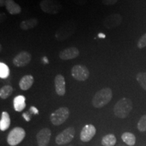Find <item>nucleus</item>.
<instances>
[{
  "mask_svg": "<svg viewBox=\"0 0 146 146\" xmlns=\"http://www.w3.org/2000/svg\"><path fill=\"white\" fill-rule=\"evenodd\" d=\"M32 56L27 51H22L16 55L13 59V64L17 67H24L31 61Z\"/></svg>",
  "mask_w": 146,
  "mask_h": 146,
  "instance_id": "nucleus-9",
  "label": "nucleus"
},
{
  "mask_svg": "<svg viewBox=\"0 0 146 146\" xmlns=\"http://www.w3.org/2000/svg\"><path fill=\"white\" fill-rule=\"evenodd\" d=\"M13 93V88L10 85H5L0 89V98L3 100L8 98Z\"/></svg>",
  "mask_w": 146,
  "mask_h": 146,
  "instance_id": "nucleus-22",
  "label": "nucleus"
},
{
  "mask_svg": "<svg viewBox=\"0 0 146 146\" xmlns=\"http://www.w3.org/2000/svg\"><path fill=\"white\" fill-rule=\"evenodd\" d=\"M34 83L33 76L31 74H27L21 78L19 81V87L22 90L27 91L32 87Z\"/></svg>",
  "mask_w": 146,
  "mask_h": 146,
  "instance_id": "nucleus-15",
  "label": "nucleus"
},
{
  "mask_svg": "<svg viewBox=\"0 0 146 146\" xmlns=\"http://www.w3.org/2000/svg\"><path fill=\"white\" fill-rule=\"evenodd\" d=\"M40 7L43 12L49 14H57L62 8L58 0H42L40 2Z\"/></svg>",
  "mask_w": 146,
  "mask_h": 146,
  "instance_id": "nucleus-6",
  "label": "nucleus"
},
{
  "mask_svg": "<svg viewBox=\"0 0 146 146\" xmlns=\"http://www.w3.org/2000/svg\"><path fill=\"white\" fill-rule=\"evenodd\" d=\"M10 69L8 66L4 63H0V77L1 78H5L9 76Z\"/></svg>",
  "mask_w": 146,
  "mask_h": 146,
  "instance_id": "nucleus-24",
  "label": "nucleus"
},
{
  "mask_svg": "<svg viewBox=\"0 0 146 146\" xmlns=\"http://www.w3.org/2000/svg\"><path fill=\"white\" fill-rule=\"evenodd\" d=\"M55 89L58 96H63L66 94V81L64 76L58 74L56 76L54 79Z\"/></svg>",
  "mask_w": 146,
  "mask_h": 146,
  "instance_id": "nucleus-14",
  "label": "nucleus"
},
{
  "mask_svg": "<svg viewBox=\"0 0 146 146\" xmlns=\"http://www.w3.org/2000/svg\"><path fill=\"white\" fill-rule=\"evenodd\" d=\"M10 115L7 112H3L1 115V120H0V130L5 131L9 129L10 126Z\"/></svg>",
  "mask_w": 146,
  "mask_h": 146,
  "instance_id": "nucleus-19",
  "label": "nucleus"
},
{
  "mask_svg": "<svg viewBox=\"0 0 146 146\" xmlns=\"http://www.w3.org/2000/svg\"><path fill=\"white\" fill-rule=\"evenodd\" d=\"M76 31V25L74 22L68 21L64 24L56 31V38L59 41H63L67 39L74 33Z\"/></svg>",
  "mask_w": 146,
  "mask_h": 146,
  "instance_id": "nucleus-3",
  "label": "nucleus"
},
{
  "mask_svg": "<svg viewBox=\"0 0 146 146\" xmlns=\"http://www.w3.org/2000/svg\"><path fill=\"white\" fill-rule=\"evenodd\" d=\"M25 98L23 96H17L14 98L13 100V104L14 110L16 112H21L26 107V103H25Z\"/></svg>",
  "mask_w": 146,
  "mask_h": 146,
  "instance_id": "nucleus-17",
  "label": "nucleus"
},
{
  "mask_svg": "<svg viewBox=\"0 0 146 146\" xmlns=\"http://www.w3.org/2000/svg\"><path fill=\"white\" fill-rule=\"evenodd\" d=\"M75 130L73 127H68L64 130L56 137V143L58 145H65L72 141L74 137Z\"/></svg>",
  "mask_w": 146,
  "mask_h": 146,
  "instance_id": "nucleus-8",
  "label": "nucleus"
},
{
  "mask_svg": "<svg viewBox=\"0 0 146 146\" xmlns=\"http://www.w3.org/2000/svg\"><path fill=\"white\" fill-rule=\"evenodd\" d=\"M5 1L6 0H0V6L3 7L5 5Z\"/></svg>",
  "mask_w": 146,
  "mask_h": 146,
  "instance_id": "nucleus-30",
  "label": "nucleus"
},
{
  "mask_svg": "<svg viewBox=\"0 0 146 146\" xmlns=\"http://www.w3.org/2000/svg\"><path fill=\"white\" fill-rule=\"evenodd\" d=\"M118 0H102V3L106 5H112L117 3Z\"/></svg>",
  "mask_w": 146,
  "mask_h": 146,
  "instance_id": "nucleus-27",
  "label": "nucleus"
},
{
  "mask_svg": "<svg viewBox=\"0 0 146 146\" xmlns=\"http://www.w3.org/2000/svg\"><path fill=\"white\" fill-rule=\"evenodd\" d=\"M122 140L128 145L133 146L136 143V137L134 134L129 132L124 133L121 136Z\"/></svg>",
  "mask_w": 146,
  "mask_h": 146,
  "instance_id": "nucleus-20",
  "label": "nucleus"
},
{
  "mask_svg": "<svg viewBox=\"0 0 146 146\" xmlns=\"http://www.w3.org/2000/svg\"><path fill=\"white\" fill-rule=\"evenodd\" d=\"M87 0H73V1H74V3H76V4L77 5H83L84 4H85L87 2Z\"/></svg>",
  "mask_w": 146,
  "mask_h": 146,
  "instance_id": "nucleus-28",
  "label": "nucleus"
},
{
  "mask_svg": "<svg viewBox=\"0 0 146 146\" xmlns=\"http://www.w3.org/2000/svg\"><path fill=\"white\" fill-rule=\"evenodd\" d=\"M79 56V50L76 47H70L60 52L59 57L62 60H72Z\"/></svg>",
  "mask_w": 146,
  "mask_h": 146,
  "instance_id": "nucleus-13",
  "label": "nucleus"
},
{
  "mask_svg": "<svg viewBox=\"0 0 146 146\" xmlns=\"http://www.w3.org/2000/svg\"><path fill=\"white\" fill-rule=\"evenodd\" d=\"M39 21L36 18H32L30 19L25 20V21H22L21 24H20V28L23 30L27 31L29 30V29H33L35 27L37 26Z\"/></svg>",
  "mask_w": 146,
  "mask_h": 146,
  "instance_id": "nucleus-18",
  "label": "nucleus"
},
{
  "mask_svg": "<svg viewBox=\"0 0 146 146\" xmlns=\"http://www.w3.org/2000/svg\"><path fill=\"white\" fill-rule=\"evenodd\" d=\"M112 98V91L106 87L98 91L92 99V104L96 108H101L107 105Z\"/></svg>",
  "mask_w": 146,
  "mask_h": 146,
  "instance_id": "nucleus-1",
  "label": "nucleus"
},
{
  "mask_svg": "<svg viewBox=\"0 0 146 146\" xmlns=\"http://www.w3.org/2000/svg\"><path fill=\"white\" fill-rule=\"evenodd\" d=\"M99 36H100V37L104 38V37H105V35H103V34H99Z\"/></svg>",
  "mask_w": 146,
  "mask_h": 146,
  "instance_id": "nucleus-31",
  "label": "nucleus"
},
{
  "mask_svg": "<svg viewBox=\"0 0 146 146\" xmlns=\"http://www.w3.org/2000/svg\"><path fill=\"white\" fill-rule=\"evenodd\" d=\"M137 129L140 132L146 131V114L142 116L137 123Z\"/></svg>",
  "mask_w": 146,
  "mask_h": 146,
  "instance_id": "nucleus-25",
  "label": "nucleus"
},
{
  "mask_svg": "<svg viewBox=\"0 0 146 146\" xmlns=\"http://www.w3.org/2000/svg\"><path fill=\"white\" fill-rule=\"evenodd\" d=\"M29 111H30V112L31 113H33V114H38L37 109H36V108L33 107V106H32L30 110H29Z\"/></svg>",
  "mask_w": 146,
  "mask_h": 146,
  "instance_id": "nucleus-29",
  "label": "nucleus"
},
{
  "mask_svg": "<svg viewBox=\"0 0 146 146\" xmlns=\"http://www.w3.org/2000/svg\"><path fill=\"white\" fill-rule=\"evenodd\" d=\"M70 111L67 107H60L50 115V121L55 126L63 124L68 119Z\"/></svg>",
  "mask_w": 146,
  "mask_h": 146,
  "instance_id": "nucleus-4",
  "label": "nucleus"
},
{
  "mask_svg": "<svg viewBox=\"0 0 146 146\" xmlns=\"http://www.w3.org/2000/svg\"><path fill=\"white\" fill-rule=\"evenodd\" d=\"M96 133L95 126L91 124L86 125L84 127L80 133V139L83 142H89L92 139Z\"/></svg>",
  "mask_w": 146,
  "mask_h": 146,
  "instance_id": "nucleus-12",
  "label": "nucleus"
},
{
  "mask_svg": "<svg viewBox=\"0 0 146 146\" xmlns=\"http://www.w3.org/2000/svg\"><path fill=\"white\" fill-rule=\"evenodd\" d=\"M71 74L74 79L78 81H86L89 76V71L85 66L77 64L71 69Z\"/></svg>",
  "mask_w": 146,
  "mask_h": 146,
  "instance_id": "nucleus-7",
  "label": "nucleus"
},
{
  "mask_svg": "<svg viewBox=\"0 0 146 146\" xmlns=\"http://www.w3.org/2000/svg\"><path fill=\"white\" fill-rule=\"evenodd\" d=\"M137 45L139 49H143L145 47H146V33L143 35L139 38Z\"/></svg>",
  "mask_w": 146,
  "mask_h": 146,
  "instance_id": "nucleus-26",
  "label": "nucleus"
},
{
  "mask_svg": "<svg viewBox=\"0 0 146 146\" xmlns=\"http://www.w3.org/2000/svg\"><path fill=\"white\" fill-rule=\"evenodd\" d=\"M5 8L10 14L15 15L21 12V7L16 3L14 0H6L5 1Z\"/></svg>",
  "mask_w": 146,
  "mask_h": 146,
  "instance_id": "nucleus-16",
  "label": "nucleus"
},
{
  "mask_svg": "<svg viewBox=\"0 0 146 146\" xmlns=\"http://www.w3.org/2000/svg\"><path fill=\"white\" fill-rule=\"evenodd\" d=\"M52 132L48 128L41 129L36 134V141L38 146H47L50 141Z\"/></svg>",
  "mask_w": 146,
  "mask_h": 146,
  "instance_id": "nucleus-11",
  "label": "nucleus"
},
{
  "mask_svg": "<svg viewBox=\"0 0 146 146\" xmlns=\"http://www.w3.org/2000/svg\"><path fill=\"white\" fill-rule=\"evenodd\" d=\"M136 79L140 86L146 91V72H139L137 74Z\"/></svg>",
  "mask_w": 146,
  "mask_h": 146,
  "instance_id": "nucleus-23",
  "label": "nucleus"
},
{
  "mask_svg": "<svg viewBox=\"0 0 146 146\" xmlns=\"http://www.w3.org/2000/svg\"><path fill=\"white\" fill-rule=\"evenodd\" d=\"M116 143V137L114 134L106 135L102 139V145L104 146H114Z\"/></svg>",
  "mask_w": 146,
  "mask_h": 146,
  "instance_id": "nucleus-21",
  "label": "nucleus"
},
{
  "mask_svg": "<svg viewBox=\"0 0 146 146\" xmlns=\"http://www.w3.org/2000/svg\"><path fill=\"white\" fill-rule=\"evenodd\" d=\"M26 136V132L22 127H15L12 129L7 137V142L11 146L17 145L23 141Z\"/></svg>",
  "mask_w": 146,
  "mask_h": 146,
  "instance_id": "nucleus-5",
  "label": "nucleus"
},
{
  "mask_svg": "<svg viewBox=\"0 0 146 146\" xmlns=\"http://www.w3.org/2000/svg\"><path fill=\"white\" fill-rule=\"evenodd\" d=\"M123 21V16L119 14H112L108 16L103 22V25L108 29H112L119 26Z\"/></svg>",
  "mask_w": 146,
  "mask_h": 146,
  "instance_id": "nucleus-10",
  "label": "nucleus"
},
{
  "mask_svg": "<svg viewBox=\"0 0 146 146\" xmlns=\"http://www.w3.org/2000/svg\"><path fill=\"white\" fill-rule=\"evenodd\" d=\"M133 110V102L130 99L123 98L116 102L114 107L115 116L119 118H127Z\"/></svg>",
  "mask_w": 146,
  "mask_h": 146,
  "instance_id": "nucleus-2",
  "label": "nucleus"
}]
</instances>
